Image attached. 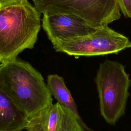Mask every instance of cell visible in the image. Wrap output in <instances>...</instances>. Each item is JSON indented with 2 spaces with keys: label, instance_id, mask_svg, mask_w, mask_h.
<instances>
[{
  "label": "cell",
  "instance_id": "cell-1",
  "mask_svg": "<svg viewBox=\"0 0 131 131\" xmlns=\"http://www.w3.org/2000/svg\"><path fill=\"white\" fill-rule=\"evenodd\" d=\"M41 13L28 0L0 6V63L32 49L41 28Z\"/></svg>",
  "mask_w": 131,
  "mask_h": 131
},
{
  "label": "cell",
  "instance_id": "cell-2",
  "mask_svg": "<svg viewBox=\"0 0 131 131\" xmlns=\"http://www.w3.org/2000/svg\"><path fill=\"white\" fill-rule=\"evenodd\" d=\"M0 86L28 118L53 104L41 74L17 58L0 65Z\"/></svg>",
  "mask_w": 131,
  "mask_h": 131
},
{
  "label": "cell",
  "instance_id": "cell-3",
  "mask_svg": "<svg viewBox=\"0 0 131 131\" xmlns=\"http://www.w3.org/2000/svg\"><path fill=\"white\" fill-rule=\"evenodd\" d=\"M95 82L101 115L107 123L115 125L125 114L131 84L129 76L122 63L105 60L99 65Z\"/></svg>",
  "mask_w": 131,
  "mask_h": 131
},
{
  "label": "cell",
  "instance_id": "cell-4",
  "mask_svg": "<svg viewBox=\"0 0 131 131\" xmlns=\"http://www.w3.org/2000/svg\"><path fill=\"white\" fill-rule=\"evenodd\" d=\"M43 15L57 13L80 17L98 28L108 25L121 17L117 0H32Z\"/></svg>",
  "mask_w": 131,
  "mask_h": 131
},
{
  "label": "cell",
  "instance_id": "cell-5",
  "mask_svg": "<svg viewBox=\"0 0 131 131\" xmlns=\"http://www.w3.org/2000/svg\"><path fill=\"white\" fill-rule=\"evenodd\" d=\"M56 52L78 58L117 54L131 48V41L108 25L99 27L84 36L59 41L52 45Z\"/></svg>",
  "mask_w": 131,
  "mask_h": 131
},
{
  "label": "cell",
  "instance_id": "cell-6",
  "mask_svg": "<svg viewBox=\"0 0 131 131\" xmlns=\"http://www.w3.org/2000/svg\"><path fill=\"white\" fill-rule=\"evenodd\" d=\"M42 27L52 45L88 35L99 28L80 17L63 13L43 15Z\"/></svg>",
  "mask_w": 131,
  "mask_h": 131
},
{
  "label": "cell",
  "instance_id": "cell-7",
  "mask_svg": "<svg viewBox=\"0 0 131 131\" xmlns=\"http://www.w3.org/2000/svg\"><path fill=\"white\" fill-rule=\"evenodd\" d=\"M27 131H85L75 115L57 102L28 118Z\"/></svg>",
  "mask_w": 131,
  "mask_h": 131
},
{
  "label": "cell",
  "instance_id": "cell-8",
  "mask_svg": "<svg viewBox=\"0 0 131 131\" xmlns=\"http://www.w3.org/2000/svg\"><path fill=\"white\" fill-rule=\"evenodd\" d=\"M28 116L0 86V131L26 129Z\"/></svg>",
  "mask_w": 131,
  "mask_h": 131
},
{
  "label": "cell",
  "instance_id": "cell-9",
  "mask_svg": "<svg viewBox=\"0 0 131 131\" xmlns=\"http://www.w3.org/2000/svg\"><path fill=\"white\" fill-rule=\"evenodd\" d=\"M47 86L52 95L61 105L72 112L85 131H93L88 127L81 118L76 104L66 86L63 78L57 74H50L47 77Z\"/></svg>",
  "mask_w": 131,
  "mask_h": 131
},
{
  "label": "cell",
  "instance_id": "cell-10",
  "mask_svg": "<svg viewBox=\"0 0 131 131\" xmlns=\"http://www.w3.org/2000/svg\"><path fill=\"white\" fill-rule=\"evenodd\" d=\"M120 10L123 15L131 18V0H117Z\"/></svg>",
  "mask_w": 131,
  "mask_h": 131
},
{
  "label": "cell",
  "instance_id": "cell-11",
  "mask_svg": "<svg viewBox=\"0 0 131 131\" xmlns=\"http://www.w3.org/2000/svg\"><path fill=\"white\" fill-rule=\"evenodd\" d=\"M18 1H20V0H0V6L10 4L11 3Z\"/></svg>",
  "mask_w": 131,
  "mask_h": 131
},
{
  "label": "cell",
  "instance_id": "cell-12",
  "mask_svg": "<svg viewBox=\"0 0 131 131\" xmlns=\"http://www.w3.org/2000/svg\"><path fill=\"white\" fill-rule=\"evenodd\" d=\"M1 64H0V65H1Z\"/></svg>",
  "mask_w": 131,
  "mask_h": 131
}]
</instances>
